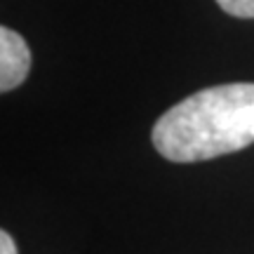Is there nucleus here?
<instances>
[{
  "mask_svg": "<svg viewBox=\"0 0 254 254\" xmlns=\"http://www.w3.org/2000/svg\"><path fill=\"white\" fill-rule=\"evenodd\" d=\"M254 144V82L200 90L174 104L153 127V146L165 160L198 163Z\"/></svg>",
  "mask_w": 254,
  "mask_h": 254,
  "instance_id": "f257e3e1",
  "label": "nucleus"
},
{
  "mask_svg": "<svg viewBox=\"0 0 254 254\" xmlns=\"http://www.w3.org/2000/svg\"><path fill=\"white\" fill-rule=\"evenodd\" d=\"M31 71V50L17 31L0 28V90L9 92L26 80Z\"/></svg>",
  "mask_w": 254,
  "mask_h": 254,
  "instance_id": "f03ea898",
  "label": "nucleus"
},
{
  "mask_svg": "<svg viewBox=\"0 0 254 254\" xmlns=\"http://www.w3.org/2000/svg\"><path fill=\"white\" fill-rule=\"evenodd\" d=\"M226 14L238 19H254V0H217Z\"/></svg>",
  "mask_w": 254,
  "mask_h": 254,
  "instance_id": "7ed1b4c3",
  "label": "nucleus"
},
{
  "mask_svg": "<svg viewBox=\"0 0 254 254\" xmlns=\"http://www.w3.org/2000/svg\"><path fill=\"white\" fill-rule=\"evenodd\" d=\"M0 254H17V245H14V240L7 231L0 233Z\"/></svg>",
  "mask_w": 254,
  "mask_h": 254,
  "instance_id": "20e7f679",
  "label": "nucleus"
}]
</instances>
